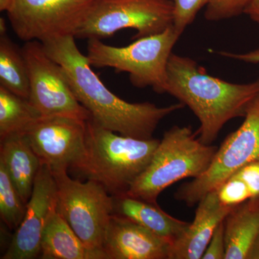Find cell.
<instances>
[{
	"label": "cell",
	"instance_id": "obj_19",
	"mask_svg": "<svg viewBox=\"0 0 259 259\" xmlns=\"http://www.w3.org/2000/svg\"><path fill=\"white\" fill-rule=\"evenodd\" d=\"M0 86L24 98L30 96V79L23 51L7 34L0 36Z\"/></svg>",
	"mask_w": 259,
	"mask_h": 259
},
{
	"label": "cell",
	"instance_id": "obj_17",
	"mask_svg": "<svg viewBox=\"0 0 259 259\" xmlns=\"http://www.w3.org/2000/svg\"><path fill=\"white\" fill-rule=\"evenodd\" d=\"M223 222L225 259H249L259 237V197L233 207Z\"/></svg>",
	"mask_w": 259,
	"mask_h": 259
},
{
	"label": "cell",
	"instance_id": "obj_5",
	"mask_svg": "<svg viewBox=\"0 0 259 259\" xmlns=\"http://www.w3.org/2000/svg\"><path fill=\"white\" fill-rule=\"evenodd\" d=\"M180 36L172 25L160 33L136 39L125 47H111L100 39L90 38L86 56L91 66L127 73L136 88L150 87L156 93H166L168 61Z\"/></svg>",
	"mask_w": 259,
	"mask_h": 259
},
{
	"label": "cell",
	"instance_id": "obj_31",
	"mask_svg": "<svg viewBox=\"0 0 259 259\" xmlns=\"http://www.w3.org/2000/svg\"><path fill=\"white\" fill-rule=\"evenodd\" d=\"M7 31L6 22L4 18H0V35H5Z\"/></svg>",
	"mask_w": 259,
	"mask_h": 259
},
{
	"label": "cell",
	"instance_id": "obj_11",
	"mask_svg": "<svg viewBox=\"0 0 259 259\" xmlns=\"http://www.w3.org/2000/svg\"><path fill=\"white\" fill-rule=\"evenodd\" d=\"M24 134L51 171L76 170L87 154L86 121L64 116L40 117Z\"/></svg>",
	"mask_w": 259,
	"mask_h": 259
},
{
	"label": "cell",
	"instance_id": "obj_24",
	"mask_svg": "<svg viewBox=\"0 0 259 259\" xmlns=\"http://www.w3.org/2000/svg\"><path fill=\"white\" fill-rule=\"evenodd\" d=\"M250 0H210L204 18L208 21H220L243 13Z\"/></svg>",
	"mask_w": 259,
	"mask_h": 259
},
{
	"label": "cell",
	"instance_id": "obj_16",
	"mask_svg": "<svg viewBox=\"0 0 259 259\" xmlns=\"http://www.w3.org/2000/svg\"><path fill=\"white\" fill-rule=\"evenodd\" d=\"M0 162L4 164L23 202L28 203L41 162L25 134L12 135L2 140Z\"/></svg>",
	"mask_w": 259,
	"mask_h": 259
},
{
	"label": "cell",
	"instance_id": "obj_21",
	"mask_svg": "<svg viewBox=\"0 0 259 259\" xmlns=\"http://www.w3.org/2000/svg\"><path fill=\"white\" fill-rule=\"evenodd\" d=\"M26 212V204L17 190L9 174L0 162V215L11 230H17Z\"/></svg>",
	"mask_w": 259,
	"mask_h": 259
},
{
	"label": "cell",
	"instance_id": "obj_23",
	"mask_svg": "<svg viewBox=\"0 0 259 259\" xmlns=\"http://www.w3.org/2000/svg\"><path fill=\"white\" fill-rule=\"evenodd\" d=\"M174 4V27L182 35L199 11L207 7L210 0H172Z\"/></svg>",
	"mask_w": 259,
	"mask_h": 259
},
{
	"label": "cell",
	"instance_id": "obj_1",
	"mask_svg": "<svg viewBox=\"0 0 259 259\" xmlns=\"http://www.w3.org/2000/svg\"><path fill=\"white\" fill-rule=\"evenodd\" d=\"M42 44L48 55L64 69L78 101L104 128L134 139H153L160 122L185 107L181 102L166 107L147 102L131 103L117 97L94 72L73 35Z\"/></svg>",
	"mask_w": 259,
	"mask_h": 259
},
{
	"label": "cell",
	"instance_id": "obj_27",
	"mask_svg": "<svg viewBox=\"0 0 259 259\" xmlns=\"http://www.w3.org/2000/svg\"><path fill=\"white\" fill-rule=\"evenodd\" d=\"M220 55L235 60L243 61V62L250 63V64H259V47L255 50L247 53L228 52V51H221L218 52Z\"/></svg>",
	"mask_w": 259,
	"mask_h": 259
},
{
	"label": "cell",
	"instance_id": "obj_6",
	"mask_svg": "<svg viewBox=\"0 0 259 259\" xmlns=\"http://www.w3.org/2000/svg\"><path fill=\"white\" fill-rule=\"evenodd\" d=\"M56 184V209L85 245L103 250L113 214V198L101 184L71 179L67 171L52 172Z\"/></svg>",
	"mask_w": 259,
	"mask_h": 259
},
{
	"label": "cell",
	"instance_id": "obj_7",
	"mask_svg": "<svg viewBox=\"0 0 259 259\" xmlns=\"http://www.w3.org/2000/svg\"><path fill=\"white\" fill-rule=\"evenodd\" d=\"M253 161H259V93L248 105L241 125L218 148L207 171L181 185L175 199L193 207L241 167Z\"/></svg>",
	"mask_w": 259,
	"mask_h": 259
},
{
	"label": "cell",
	"instance_id": "obj_9",
	"mask_svg": "<svg viewBox=\"0 0 259 259\" xmlns=\"http://www.w3.org/2000/svg\"><path fill=\"white\" fill-rule=\"evenodd\" d=\"M97 0H13L7 11L13 31L25 42L73 35Z\"/></svg>",
	"mask_w": 259,
	"mask_h": 259
},
{
	"label": "cell",
	"instance_id": "obj_30",
	"mask_svg": "<svg viewBox=\"0 0 259 259\" xmlns=\"http://www.w3.org/2000/svg\"><path fill=\"white\" fill-rule=\"evenodd\" d=\"M12 2L13 0H0V10L2 12L8 11Z\"/></svg>",
	"mask_w": 259,
	"mask_h": 259
},
{
	"label": "cell",
	"instance_id": "obj_3",
	"mask_svg": "<svg viewBox=\"0 0 259 259\" xmlns=\"http://www.w3.org/2000/svg\"><path fill=\"white\" fill-rule=\"evenodd\" d=\"M86 126L87 154L76 171L101 184L112 195L126 193L147 168L160 140L117 135L92 117Z\"/></svg>",
	"mask_w": 259,
	"mask_h": 259
},
{
	"label": "cell",
	"instance_id": "obj_28",
	"mask_svg": "<svg viewBox=\"0 0 259 259\" xmlns=\"http://www.w3.org/2000/svg\"><path fill=\"white\" fill-rule=\"evenodd\" d=\"M243 13L259 25V0H250Z\"/></svg>",
	"mask_w": 259,
	"mask_h": 259
},
{
	"label": "cell",
	"instance_id": "obj_25",
	"mask_svg": "<svg viewBox=\"0 0 259 259\" xmlns=\"http://www.w3.org/2000/svg\"><path fill=\"white\" fill-rule=\"evenodd\" d=\"M223 221L218 225L213 233L202 259H225L226 241H225V228Z\"/></svg>",
	"mask_w": 259,
	"mask_h": 259
},
{
	"label": "cell",
	"instance_id": "obj_29",
	"mask_svg": "<svg viewBox=\"0 0 259 259\" xmlns=\"http://www.w3.org/2000/svg\"><path fill=\"white\" fill-rule=\"evenodd\" d=\"M249 259H259V237L254 247H253V250H252Z\"/></svg>",
	"mask_w": 259,
	"mask_h": 259
},
{
	"label": "cell",
	"instance_id": "obj_8",
	"mask_svg": "<svg viewBox=\"0 0 259 259\" xmlns=\"http://www.w3.org/2000/svg\"><path fill=\"white\" fill-rule=\"evenodd\" d=\"M174 24L172 0H97L75 34L78 38H105L126 28L133 40L156 35Z\"/></svg>",
	"mask_w": 259,
	"mask_h": 259
},
{
	"label": "cell",
	"instance_id": "obj_2",
	"mask_svg": "<svg viewBox=\"0 0 259 259\" xmlns=\"http://www.w3.org/2000/svg\"><path fill=\"white\" fill-rule=\"evenodd\" d=\"M259 93V77L248 83L228 82L207 74L193 59L172 54L167 67L166 93L192 110L200 123L196 134L211 145L228 121L244 117Z\"/></svg>",
	"mask_w": 259,
	"mask_h": 259
},
{
	"label": "cell",
	"instance_id": "obj_4",
	"mask_svg": "<svg viewBox=\"0 0 259 259\" xmlns=\"http://www.w3.org/2000/svg\"><path fill=\"white\" fill-rule=\"evenodd\" d=\"M217 150L201 142L190 127L173 126L164 133L147 168L126 194L157 203L158 196L169 186L207 171Z\"/></svg>",
	"mask_w": 259,
	"mask_h": 259
},
{
	"label": "cell",
	"instance_id": "obj_26",
	"mask_svg": "<svg viewBox=\"0 0 259 259\" xmlns=\"http://www.w3.org/2000/svg\"><path fill=\"white\" fill-rule=\"evenodd\" d=\"M233 175L245 182L251 198L259 197V161H253L245 165Z\"/></svg>",
	"mask_w": 259,
	"mask_h": 259
},
{
	"label": "cell",
	"instance_id": "obj_13",
	"mask_svg": "<svg viewBox=\"0 0 259 259\" xmlns=\"http://www.w3.org/2000/svg\"><path fill=\"white\" fill-rule=\"evenodd\" d=\"M170 245L137 223L112 214L103 250L107 259H168Z\"/></svg>",
	"mask_w": 259,
	"mask_h": 259
},
{
	"label": "cell",
	"instance_id": "obj_14",
	"mask_svg": "<svg viewBox=\"0 0 259 259\" xmlns=\"http://www.w3.org/2000/svg\"><path fill=\"white\" fill-rule=\"evenodd\" d=\"M233 207L223 206L216 190L198 202L194 221L170 245L168 259H202L213 233Z\"/></svg>",
	"mask_w": 259,
	"mask_h": 259
},
{
	"label": "cell",
	"instance_id": "obj_18",
	"mask_svg": "<svg viewBox=\"0 0 259 259\" xmlns=\"http://www.w3.org/2000/svg\"><path fill=\"white\" fill-rule=\"evenodd\" d=\"M42 259H107L105 252L85 245L56 211H51L41 238Z\"/></svg>",
	"mask_w": 259,
	"mask_h": 259
},
{
	"label": "cell",
	"instance_id": "obj_22",
	"mask_svg": "<svg viewBox=\"0 0 259 259\" xmlns=\"http://www.w3.org/2000/svg\"><path fill=\"white\" fill-rule=\"evenodd\" d=\"M218 197L223 206L234 207L251 198L245 182L236 175H231L216 189Z\"/></svg>",
	"mask_w": 259,
	"mask_h": 259
},
{
	"label": "cell",
	"instance_id": "obj_10",
	"mask_svg": "<svg viewBox=\"0 0 259 259\" xmlns=\"http://www.w3.org/2000/svg\"><path fill=\"white\" fill-rule=\"evenodd\" d=\"M21 49L30 79L28 100L40 116L88 120L91 115L78 101L64 69L48 55L44 44L32 40Z\"/></svg>",
	"mask_w": 259,
	"mask_h": 259
},
{
	"label": "cell",
	"instance_id": "obj_12",
	"mask_svg": "<svg viewBox=\"0 0 259 259\" xmlns=\"http://www.w3.org/2000/svg\"><path fill=\"white\" fill-rule=\"evenodd\" d=\"M56 184L47 165L41 163L26 204L23 221L2 259H32L40 256L41 238L49 214L56 207Z\"/></svg>",
	"mask_w": 259,
	"mask_h": 259
},
{
	"label": "cell",
	"instance_id": "obj_15",
	"mask_svg": "<svg viewBox=\"0 0 259 259\" xmlns=\"http://www.w3.org/2000/svg\"><path fill=\"white\" fill-rule=\"evenodd\" d=\"M113 214L128 219L172 244L185 231L190 223L164 212L158 203L124 193L112 195Z\"/></svg>",
	"mask_w": 259,
	"mask_h": 259
},
{
	"label": "cell",
	"instance_id": "obj_20",
	"mask_svg": "<svg viewBox=\"0 0 259 259\" xmlns=\"http://www.w3.org/2000/svg\"><path fill=\"white\" fill-rule=\"evenodd\" d=\"M41 117L28 99L0 86V140L23 134L32 122Z\"/></svg>",
	"mask_w": 259,
	"mask_h": 259
}]
</instances>
